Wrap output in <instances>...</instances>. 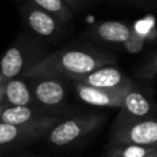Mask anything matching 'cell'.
Here are the masks:
<instances>
[{
	"mask_svg": "<svg viewBox=\"0 0 157 157\" xmlns=\"http://www.w3.org/2000/svg\"><path fill=\"white\" fill-rule=\"evenodd\" d=\"M115 63V56L94 48H65L55 50L34 64L23 77H60L77 80L78 77L104 65Z\"/></svg>",
	"mask_w": 157,
	"mask_h": 157,
	"instance_id": "6da1fadb",
	"label": "cell"
},
{
	"mask_svg": "<svg viewBox=\"0 0 157 157\" xmlns=\"http://www.w3.org/2000/svg\"><path fill=\"white\" fill-rule=\"evenodd\" d=\"M153 117H157V104L153 98L152 88L134 83L124 98V103L113 124V128Z\"/></svg>",
	"mask_w": 157,
	"mask_h": 157,
	"instance_id": "7a4b0ae2",
	"label": "cell"
},
{
	"mask_svg": "<svg viewBox=\"0 0 157 157\" xmlns=\"http://www.w3.org/2000/svg\"><path fill=\"white\" fill-rule=\"evenodd\" d=\"M103 120L102 114H86L61 120L48 131L47 140L54 146H67L94 131Z\"/></svg>",
	"mask_w": 157,
	"mask_h": 157,
	"instance_id": "3957f363",
	"label": "cell"
},
{
	"mask_svg": "<svg viewBox=\"0 0 157 157\" xmlns=\"http://www.w3.org/2000/svg\"><path fill=\"white\" fill-rule=\"evenodd\" d=\"M39 58V49L28 39H18L11 45L0 60V71L6 80H12L23 76Z\"/></svg>",
	"mask_w": 157,
	"mask_h": 157,
	"instance_id": "277c9868",
	"label": "cell"
},
{
	"mask_svg": "<svg viewBox=\"0 0 157 157\" xmlns=\"http://www.w3.org/2000/svg\"><path fill=\"white\" fill-rule=\"evenodd\" d=\"M126 144L157 148V117L140 119L118 128H112L109 146Z\"/></svg>",
	"mask_w": 157,
	"mask_h": 157,
	"instance_id": "5b68a950",
	"label": "cell"
},
{
	"mask_svg": "<svg viewBox=\"0 0 157 157\" xmlns=\"http://www.w3.org/2000/svg\"><path fill=\"white\" fill-rule=\"evenodd\" d=\"M60 121V118L55 114L29 124H9L0 121V150L17 145L26 141H32L39 139L48 134V131Z\"/></svg>",
	"mask_w": 157,
	"mask_h": 157,
	"instance_id": "8992f818",
	"label": "cell"
},
{
	"mask_svg": "<svg viewBox=\"0 0 157 157\" xmlns=\"http://www.w3.org/2000/svg\"><path fill=\"white\" fill-rule=\"evenodd\" d=\"M74 88L77 97L94 107H105V108H121L124 98L130 90H108L99 88L85 85L78 81H74Z\"/></svg>",
	"mask_w": 157,
	"mask_h": 157,
	"instance_id": "52a82bcc",
	"label": "cell"
},
{
	"mask_svg": "<svg viewBox=\"0 0 157 157\" xmlns=\"http://www.w3.org/2000/svg\"><path fill=\"white\" fill-rule=\"evenodd\" d=\"M74 81L108 90H130L135 83L130 77L113 65L101 66Z\"/></svg>",
	"mask_w": 157,
	"mask_h": 157,
	"instance_id": "ba28073f",
	"label": "cell"
},
{
	"mask_svg": "<svg viewBox=\"0 0 157 157\" xmlns=\"http://www.w3.org/2000/svg\"><path fill=\"white\" fill-rule=\"evenodd\" d=\"M36 83L32 88L36 102L43 107L53 108L64 103L66 90L60 77H34Z\"/></svg>",
	"mask_w": 157,
	"mask_h": 157,
	"instance_id": "9c48e42d",
	"label": "cell"
},
{
	"mask_svg": "<svg viewBox=\"0 0 157 157\" xmlns=\"http://www.w3.org/2000/svg\"><path fill=\"white\" fill-rule=\"evenodd\" d=\"M22 13L31 31L39 37L52 38L60 31L61 21L31 2L22 7Z\"/></svg>",
	"mask_w": 157,
	"mask_h": 157,
	"instance_id": "30bf717a",
	"label": "cell"
},
{
	"mask_svg": "<svg viewBox=\"0 0 157 157\" xmlns=\"http://www.w3.org/2000/svg\"><path fill=\"white\" fill-rule=\"evenodd\" d=\"M131 33H132V28L120 21L101 22L87 31V36L93 40L110 43V44L126 43Z\"/></svg>",
	"mask_w": 157,
	"mask_h": 157,
	"instance_id": "8fae6325",
	"label": "cell"
},
{
	"mask_svg": "<svg viewBox=\"0 0 157 157\" xmlns=\"http://www.w3.org/2000/svg\"><path fill=\"white\" fill-rule=\"evenodd\" d=\"M50 115L53 114L45 113L33 105H7L0 115V121L22 125L43 120Z\"/></svg>",
	"mask_w": 157,
	"mask_h": 157,
	"instance_id": "7c38bea8",
	"label": "cell"
},
{
	"mask_svg": "<svg viewBox=\"0 0 157 157\" xmlns=\"http://www.w3.org/2000/svg\"><path fill=\"white\" fill-rule=\"evenodd\" d=\"M5 102L9 105H33L36 99L31 87L20 77L7 80L5 85Z\"/></svg>",
	"mask_w": 157,
	"mask_h": 157,
	"instance_id": "4fadbf2b",
	"label": "cell"
},
{
	"mask_svg": "<svg viewBox=\"0 0 157 157\" xmlns=\"http://www.w3.org/2000/svg\"><path fill=\"white\" fill-rule=\"evenodd\" d=\"M34 6L49 12L61 22H66L72 18L74 13L71 7L64 0H28Z\"/></svg>",
	"mask_w": 157,
	"mask_h": 157,
	"instance_id": "5bb4252c",
	"label": "cell"
},
{
	"mask_svg": "<svg viewBox=\"0 0 157 157\" xmlns=\"http://www.w3.org/2000/svg\"><path fill=\"white\" fill-rule=\"evenodd\" d=\"M157 148L140 146V145H114L109 146L107 151V157H146L147 155L152 153Z\"/></svg>",
	"mask_w": 157,
	"mask_h": 157,
	"instance_id": "9a60e30c",
	"label": "cell"
},
{
	"mask_svg": "<svg viewBox=\"0 0 157 157\" xmlns=\"http://www.w3.org/2000/svg\"><path fill=\"white\" fill-rule=\"evenodd\" d=\"M135 74L137 77L145 80L157 78V50L147 55L145 60L136 66Z\"/></svg>",
	"mask_w": 157,
	"mask_h": 157,
	"instance_id": "2e32d148",
	"label": "cell"
},
{
	"mask_svg": "<svg viewBox=\"0 0 157 157\" xmlns=\"http://www.w3.org/2000/svg\"><path fill=\"white\" fill-rule=\"evenodd\" d=\"M144 43H145V39H144L141 36H139V34L132 29V33H131L130 38L128 39V42L124 43V47H125L126 50H129L130 53H136V52H139V50L142 48Z\"/></svg>",
	"mask_w": 157,
	"mask_h": 157,
	"instance_id": "e0dca14e",
	"label": "cell"
},
{
	"mask_svg": "<svg viewBox=\"0 0 157 157\" xmlns=\"http://www.w3.org/2000/svg\"><path fill=\"white\" fill-rule=\"evenodd\" d=\"M5 85L6 83H4V85L0 86V103L1 102H5Z\"/></svg>",
	"mask_w": 157,
	"mask_h": 157,
	"instance_id": "ac0fdd59",
	"label": "cell"
},
{
	"mask_svg": "<svg viewBox=\"0 0 157 157\" xmlns=\"http://www.w3.org/2000/svg\"><path fill=\"white\" fill-rule=\"evenodd\" d=\"M64 1L70 6V5H78L80 2H83L86 0H64Z\"/></svg>",
	"mask_w": 157,
	"mask_h": 157,
	"instance_id": "d6986e66",
	"label": "cell"
},
{
	"mask_svg": "<svg viewBox=\"0 0 157 157\" xmlns=\"http://www.w3.org/2000/svg\"><path fill=\"white\" fill-rule=\"evenodd\" d=\"M7 105H9V104H7L6 102H1V103H0V115H1L2 110H4V109H5L6 107H7Z\"/></svg>",
	"mask_w": 157,
	"mask_h": 157,
	"instance_id": "ffe728a7",
	"label": "cell"
},
{
	"mask_svg": "<svg viewBox=\"0 0 157 157\" xmlns=\"http://www.w3.org/2000/svg\"><path fill=\"white\" fill-rule=\"evenodd\" d=\"M6 82H7V80L4 77V75H2V74H1V71H0V86H1V85H4V83H6Z\"/></svg>",
	"mask_w": 157,
	"mask_h": 157,
	"instance_id": "44dd1931",
	"label": "cell"
},
{
	"mask_svg": "<svg viewBox=\"0 0 157 157\" xmlns=\"http://www.w3.org/2000/svg\"><path fill=\"white\" fill-rule=\"evenodd\" d=\"M131 1H134V2H137V4H141V5H145V4H147L150 0H131Z\"/></svg>",
	"mask_w": 157,
	"mask_h": 157,
	"instance_id": "7402d4cb",
	"label": "cell"
},
{
	"mask_svg": "<svg viewBox=\"0 0 157 157\" xmlns=\"http://www.w3.org/2000/svg\"><path fill=\"white\" fill-rule=\"evenodd\" d=\"M146 157H157V150H156V151H153L152 153H150V155H147Z\"/></svg>",
	"mask_w": 157,
	"mask_h": 157,
	"instance_id": "603a6c76",
	"label": "cell"
}]
</instances>
